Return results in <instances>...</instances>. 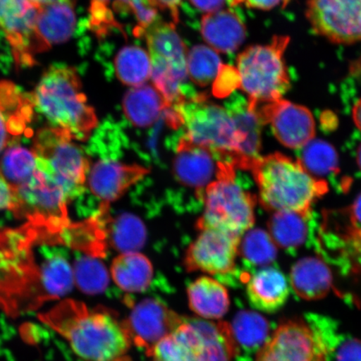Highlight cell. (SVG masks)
<instances>
[{
  "mask_svg": "<svg viewBox=\"0 0 361 361\" xmlns=\"http://www.w3.org/2000/svg\"><path fill=\"white\" fill-rule=\"evenodd\" d=\"M236 170L233 164L221 162L218 177L203 196L205 210L197 221L198 229H218L242 237L254 225L256 197L242 187Z\"/></svg>",
  "mask_w": 361,
  "mask_h": 361,
  "instance_id": "8",
  "label": "cell"
},
{
  "mask_svg": "<svg viewBox=\"0 0 361 361\" xmlns=\"http://www.w3.org/2000/svg\"><path fill=\"white\" fill-rule=\"evenodd\" d=\"M35 245H39L38 233L29 224L0 231V307L8 313L44 303Z\"/></svg>",
  "mask_w": 361,
  "mask_h": 361,
  "instance_id": "3",
  "label": "cell"
},
{
  "mask_svg": "<svg viewBox=\"0 0 361 361\" xmlns=\"http://www.w3.org/2000/svg\"><path fill=\"white\" fill-rule=\"evenodd\" d=\"M112 278L117 286L126 292H143L150 286L153 268L147 257L130 252L123 254L113 261Z\"/></svg>",
  "mask_w": 361,
  "mask_h": 361,
  "instance_id": "33",
  "label": "cell"
},
{
  "mask_svg": "<svg viewBox=\"0 0 361 361\" xmlns=\"http://www.w3.org/2000/svg\"><path fill=\"white\" fill-rule=\"evenodd\" d=\"M334 354L336 361H361V341L338 336L331 355Z\"/></svg>",
  "mask_w": 361,
  "mask_h": 361,
  "instance_id": "42",
  "label": "cell"
},
{
  "mask_svg": "<svg viewBox=\"0 0 361 361\" xmlns=\"http://www.w3.org/2000/svg\"><path fill=\"white\" fill-rule=\"evenodd\" d=\"M109 204L101 203L98 209L82 222L71 224L61 236V245H66L94 258L107 255L108 226L111 222Z\"/></svg>",
  "mask_w": 361,
  "mask_h": 361,
  "instance_id": "22",
  "label": "cell"
},
{
  "mask_svg": "<svg viewBox=\"0 0 361 361\" xmlns=\"http://www.w3.org/2000/svg\"><path fill=\"white\" fill-rule=\"evenodd\" d=\"M43 323L60 335L85 361H130L132 338L124 322L113 311L88 308L68 300L39 315Z\"/></svg>",
  "mask_w": 361,
  "mask_h": 361,
  "instance_id": "1",
  "label": "cell"
},
{
  "mask_svg": "<svg viewBox=\"0 0 361 361\" xmlns=\"http://www.w3.org/2000/svg\"><path fill=\"white\" fill-rule=\"evenodd\" d=\"M31 97L35 109L53 128L65 130L73 140L85 141L97 126L96 112L89 105L73 67H49Z\"/></svg>",
  "mask_w": 361,
  "mask_h": 361,
  "instance_id": "4",
  "label": "cell"
},
{
  "mask_svg": "<svg viewBox=\"0 0 361 361\" xmlns=\"http://www.w3.org/2000/svg\"><path fill=\"white\" fill-rule=\"evenodd\" d=\"M229 328L235 346L236 357L242 354H258L269 338L268 320L254 311H239L233 322L229 324Z\"/></svg>",
  "mask_w": 361,
  "mask_h": 361,
  "instance_id": "32",
  "label": "cell"
},
{
  "mask_svg": "<svg viewBox=\"0 0 361 361\" xmlns=\"http://www.w3.org/2000/svg\"><path fill=\"white\" fill-rule=\"evenodd\" d=\"M34 111L31 94L23 92L11 81H0V152L29 133Z\"/></svg>",
  "mask_w": 361,
  "mask_h": 361,
  "instance_id": "20",
  "label": "cell"
},
{
  "mask_svg": "<svg viewBox=\"0 0 361 361\" xmlns=\"http://www.w3.org/2000/svg\"><path fill=\"white\" fill-rule=\"evenodd\" d=\"M75 0H56L45 4L37 21V33L51 48L71 38L75 25Z\"/></svg>",
  "mask_w": 361,
  "mask_h": 361,
  "instance_id": "30",
  "label": "cell"
},
{
  "mask_svg": "<svg viewBox=\"0 0 361 361\" xmlns=\"http://www.w3.org/2000/svg\"><path fill=\"white\" fill-rule=\"evenodd\" d=\"M314 234L322 258L341 277L361 286V193L348 207L324 210Z\"/></svg>",
  "mask_w": 361,
  "mask_h": 361,
  "instance_id": "6",
  "label": "cell"
},
{
  "mask_svg": "<svg viewBox=\"0 0 361 361\" xmlns=\"http://www.w3.org/2000/svg\"><path fill=\"white\" fill-rule=\"evenodd\" d=\"M174 175L180 184L195 189L197 200L203 202L206 188L218 177L219 161L210 149L197 145L186 135L176 147Z\"/></svg>",
  "mask_w": 361,
  "mask_h": 361,
  "instance_id": "19",
  "label": "cell"
},
{
  "mask_svg": "<svg viewBox=\"0 0 361 361\" xmlns=\"http://www.w3.org/2000/svg\"><path fill=\"white\" fill-rule=\"evenodd\" d=\"M114 65L117 78L128 87H140L151 78V58L146 49L141 47L121 49L115 58Z\"/></svg>",
  "mask_w": 361,
  "mask_h": 361,
  "instance_id": "34",
  "label": "cell"
},
{
  "mask_svg": "<svg viewBox=\"0 0 361 361\" xmlns=\"http://www.w3.org/2000/svg\"><path fill=\"white\" fill-rule=\"evenodd\" d=\"M226 110L235 126L241 141L240 155L243 170H250L261 148V126L258 118L248 108L247 101L242 97L233 96L227 104Z\"/></svg>",
  "mask_w": 361,
  "mask_h": 361,
  "instance_id": "28",
  "label": "cell"
},
{
  "mask_svg": "<svg viewBox=\"0 0 361 361\" xmlns=\"http://www.w3.org/2000/svg\"><path fill=\"white\" fill-rule=\"evenodd\" d=\"M188 297L191 310L203 319L223 318L229 308L227 290L222 283L209 277L192 283L188 288Z\"/></svg>",
  "mask_w": 361,
  "mask_h": 361,
  "instance_id": "31",
  "label": "cell"
},
{
  "mask_svg": "<svg viewBox=\"0 0 361 361\" xmlns=\"http://www.w3.org/2000/svg\"><path fill=\"white\" fill-rule=\"evenodd\" d=\"M299 161L316 178L335 177L340 173L336 149L323 140H312L302 148Z\"/></svg>",
  "mask_w": 361,
  "mask_h": 361,
  "instance_id": "36",
  "label": "cell"
},
{
  "mask_svg": "<svg viewBox=\"0 0 361 361\" xmlns=\"http://www.w3.org/2000/svg\"><path fill=\"white\" fill-rule=\"evenodd\" d=\"M154 8L158 7L168 11L174 22L178 21V8L182 0H148Z\"/></svg>",
  "mask_w": 361,
  "mask_h": 361,
  "instance_id": "46",
  "label": "cell"
},
{
  "mask_svg": "<svg viewBox=\"0 0 361 361\" xmlns=\"http://www.w3.org/2000/svg\"><path fill=\"white\" fill-rule=\"evenodd\" d=\"M42 254L44 261L39 265V277L44 303L61 299L71 292L74 279L65 250L43 245Z\"/></svg>",
  "mask_w": 361,
  "mask_h": 361,
  "instance_id": "26",
  "label": "cell"
},
{
  "mask_svg": "<svg viewBox=\"0 0 361 361\" xmlns=\"http://www.w3.org/2000/svg\"><path fill=\"white\" fill-rule=\"evenodd\" d=\"M233 1V0H230V3H231Z\"/></svg>",
  "mask_w": 361,
  "mask_h": 361,
  "instance_id": "51",
  "label": "cell"
},
{
  "mask_svg": "<svg viewBox=\"0 0 361 361\" xmlns=\"http://www.w3.org/2000/svg\"><path fill=\"white\" fill-rule=\"evenodd\" d=\"M201 33L212 49L224 54L237 51L246 37L245 25L231 11H219L203 16Z\"/></svg>",
  "mask_w": 361,
  "mask_h": 361,
  "instance_id": "24",
  "label": "cell"
},
{
  "mask_svg": "<svg viewBox=\"0 0 361 361\" xmlns=\"http://www.w3.org/2000/svg\"><path fill=\"white\" fill-rule=\"evenodd\" d=\"M182 320L183 317L162 302L146 299L135 305L124 322L134 344L148 354L158 342L171 335Z\"/></svg>",
  "mask_w": 361,
  "mask_h": 361,
  "instance_id": "18",
  "label": "cell"
},
{
  "mask_svg": "<svg viewBox=\"0 0 361 361\" xmlns=\"http://www.w3.org/2000/svg\"><path fill=\"white\" fill-rule=\"evenodd\" d=\"M143 35L151 58L152 85L169 106L177 105L188 97L182 89L188 75L186 47L173 23L156 20Z\"/></svg>",
  "mask_w": 361,
  "mask_h": 361,
  "instance_id": "12",
  "label": "cell"
},
{
  "mask_svg": "<svg viewBox=\"0 0 361 361\" xmlns=\"http://www.w3.org/2000/svg\"><path fill=\"white\" fill-rule=\"evenodd\" d=\"M247 269L264 267L277 258V245L268 233L262 229H252L246 233L239 245Z\"/></svg>",
  "mask_w": 361,
  "mask_h": 361,
  "instance_id": "37",
  "label": "cell"
},
{
  "mask_svg": "<svg viewBox=\"0 0 361 361\" xmlns=\"http://www.w3.org/2000/svg\"><path fill=\"white\" fill-rule=\"evenodd\" d=\"M108 238L113 247L123 254L137 252L147 240V230L141 219L133 214H121L108 226Z\"/></svg>",
  "mask_w": 361,
  "mask_h": 361,
  "instance_id": "35",
  "label": "cell"
},
{
  "mask_svg": "<svg viewBox=\"0 0 361 361\" xmlns=\"http://www.w3.org/2000/svg\"><path fill=\"white\" fill-rule=\"evenodd\" d=\"M214 81V93L219 97H227L234 89L240 87L238 70L231 66H223Z\"/></svg>",
  "mask_w": 361,
  "mask_h": 361,
  "instance_id": "43",
  "label": "cell"
},
{
  "mask_svg": "<svg viewBox=\"0 0 361 361\" xmlns=\"http://www.w3.org/2000/svg\"><path fill=\"white\" fill-rule=\"evenodd\" d=\"M182 118L186 137L194 143L210 149L216 155L233 158L241 169V141L235 126L226 108L207 101L204 96L187 97L173 106Z\"/></svg>",
  "mask_w": 361,
  "mask_h": 361,
  "instance_id": "10",
  "label": "cell"
},
{
  "mask_svg": "<svg viewBox=\"0 0 361 361\" xmlns=\"http://www.w3.org/2000/svg\"><path fill=\"white\" fill-rule=\"evenodd\" d=\"M250 171L258 186L262 206L274 213L311 214L313 203L329 190L326 180L313 177L299 161L281 153L257 158Z\"/></svg>",
  "mask_w": 361,
  "mask_h": 361,
  "instance_id": "2",
  "label": "cell"
},
{
  "mask_svg": "<svg viewBox=\"0 0 361 361\" xmlns=\"http://www.w3.org/2000/svg\"><path fill=\"white\" fill-rule=\"evenodd\" d=\"M147 355L152 361H191L186 347L173 332L158 342Z\"/></svg>",
  "mask_w": 361,
  "mask_h": 361,
  "instance_id": "41",
  "label": "cell"
},
{
  "mask_svg": "<svg viewBox=\"0 0 361 361\" xmlns=\"http://www.w3.org/2000/svg\"><path fill=\"white\" fill-rule=\"evenodd\" d=\"M226 0H191L198 10L207 13L219 11L224 6Z\"/></svg>",
  "mask_w": 361,
  "mask_h": 361,
  "instance_id": "47",
  "label": "cell"
},
{
  "mask_svg": "<svg viewBox=\"0 0 361 361\" xmlns=\"http://www.w3.org/2000/svg\"><path fill=\"white\" fill-rule=\"evenodd\" d=\"M44 6L34 0H0V35L10 44L18 68L33 66L35 56L49 49L37 33Z\"/></svg>",
  "mask_w": 361,
  "mask_h": 361,
  "instance_id": "13",
  "label": "cell"
},
{
  "mask_svg": "<svg viewBox=\"0 0 361 361\" xmlns=\"http://www.w3.org/2000/svg\"><path fill=\"white\" fill-rule=\"evenodd\" d=\"M290 283L296 295L305 300L326 297L333 288V274L322 259L304 258L293 266Z\"/></svg>",
  "mask_w": 361,
  "mask_h": 361,
  "instance_id": "25",
  "label": "cell"
},
{
  "mask_svg": "<svg viewBox=\"0 0 361 361\" xmlns=\"http://www.w3.org/2000/svg\"><path fill=\"white\" fill-rule=\"evenodd\" d=\"M12 203V188L0 170V210L11 209Z\"/></svg>",
  "mask_w": 361,
  "mask_h": 361,
  "instance_id": "45",
  "label": "cell"
},
{
  "mask_svg": "<svg viewBox=\"0 0 361 361\" xmlns=\"http://www.w3.org/2000/svg\"><path fill=\"white\" fill-rule=\"evenodd\" d=\"M337 336L335 323L323 316L288 320L269 337L255 361H329Z\"/></svg>",
  "mask_w": 361,
  "mask_h": 361,
  "instance_id": "7",
  "label": "cell"
},
{
  "mask_svg": "<svg viewBox=\"0 0 361 361\" xmlns=\"http://www.w3.org/2000/svg\"><path fill=\"white\" fill-rule=\"evenodd\" d=\"M173 333L186 347L191 361H234L236 358L228 323L183 317Z\"/></svg>",
  "mask_w": 361,
  "mask_h": 361,
  "instance_id": "16",
  "label": "cell"
},
{
  "mask_svg": "<svg viewBox=\"0 0 361 361\" xmlns=\"http://www.w3.org/2000/svg\"><path fill=\"white\" fill-rule=\"evenodd\" d=\"M256 116L262 125L271 124L275 137L284 147L302 149L314 140V119L305 106L281 99L260 106Z\"/></svg>",
  "mask_w": 361,
  "mask_h": 361,
  "instance_id": "17",
  "label": "cell"
},
{
  "mask_svg": "<svg viewBox=\"0 0 361 361\" xmlns=\"http://www.w3.org/2000/svg\"><path fill=\"white\" fill-rule=\"evenodd\" d=\"M268 225L275 245L288 252L299 250L315 232L312 214L297 212H276Z\"/></svg>",
  "mask_w": 361,
  "mask_h": 361,
  "instance_id": "27",
  "label": "cell"
},
{
  "mask_svg": "<svg viewBox=\"0 0 361 361\" xmlns=\"http://www.w3.org/2000/svg\"><path fill=\"white\" fill-rule=\"evenodd\" d=\"M248 300L255 309L273 313L286 303L290 295L287 279L281 270L267 268L246 273Z\"/></svg>",
  "mask_w": 361,
  "mask_h": 361,
  "instance_id": "23",
  "label": "cell"
},
{
  "mask_svg": "<svg viewBox=\"0 0 361 361\" xmlns=\"http://www.w3.org/2000/svg\"><path fill=\"white\" fill-rule=\"evenodd\" d=\"M148 173V170L139 165H126L103 157L90 168L89 188L93 195L107 203L118 200L128 189Z\"/></svg>",
  "mask_w": 361,
  "mask_h": 361,
  "instance_id": "21",
  "label": "cell"
},
{
  "mask_svg": "<svg viewBox=\"0 0 361 361\" xmlns=\"http://www.w3.org/2000/svg\"><path fill=\"white\" fill-rule=\"evenodd\" d=\"M352 115L356 126L361 130V99L355 104Z\"/></svg>",
  "mask_w": 361,
  "mask_h": 361,
  "instance_id": "48",
  "label": "cell"
},
{
  "mask_svg": "<svg viewBox=\"0 0 361 361\" xmlns=\"http://www.w3.org/2000/svg\"><path fill=\"white\" fill-rule=\"evenodd\" d=\"M32 151L37 165L61 184L69 202L84 195L90 161L69 133L53 126L40 129L35 135Z\"/></svg>",
  "mask_w": 361,
  "mask_h": 361,
  "instance_id": "11",
  "label": "cell"
},
{
  "mask_svg": "<svg viewBox=\"0 0 361 361\" xmlns=\"http://www.w3.org/2000/svg\"><path fill=\"white\" fill-rule=\"evenodd\" d=\"M222 61L214 49L205 45H196L187 56L189 78L202 87L210 85L219 74Z\"/></svg>",
  "mask_w": 361,
  "mask_h": 361,
  "instance_id": "38",
  "label": "cell"
},
{
  "mask_svg": "<svg viewBox=\"0 0 361 361\" xmlns=\"http://www.w3.org/2000/svg\"><path fill=\"white\" fill-rule=\"evenodd\" d=\"M283 1L287 3V0H233L230 4L231 6H237L239 4H245L247 7L259 8V10L269 11L276 7Z\"/></svg>",
  "mask_w": 361,
  "mask_h": 361,
  "instance_id": "44",
  "label": "cell"
},
{
  "mask_svg": "<svg viewBox=\"0 0 361 361\" xmlns=\"http://www.w3.org/2000/svg\"><path fill=\"white\" fill-rule=\"evenodd\" d=\"M290 39L275 36L265 45H254L238 57L240 87L248 94L250 104L281 100L290 87V78L283 54Z\"/></svg>",
  "mask_w": 361,
  "mask_h": 361,
  "instance_id": "9",
  "label": "cell"
},
{
  "mask_svg": "<svg viewBox=\"0 0 361 361\" xmlns=\"http://www.w3.org/2000/svg\"><path fill=\"white\" fill-rule=\"evenodd\" d=\"M123 104L126 118L133 126L142 128L154 124L169 107L159 90L151 84L128 90Z\"/></svg>",
  "mask_w": 361,
  "mask_h": 361,
  "instance_id": "29",
  "label": "cell"
},
{
  "mask_svg": "<svg viewBox=\"0 0 361 361\" xmlns=\"http://www.w3.org/2000/svg\"><path fill=\"white\" fill-rule=\"evenodd\" d=\"M240 241L241 237L221 230L201 229L200 236L188 247L185 266L189 272L202 271L216 275L220 281L234 282Z\"/></svg>",
  "mask_w": 361,
  "mask_h": 361,
  "instance_id": "14",
  "label": "cell"
},
{
  "mask_svg": "<svg viewBox=\"0 0 361 361\" xmlns=\"http://www.w3.org/2000/svg\"><path fill=\"white\" fill-rule=\"evenodd\" d=\"M36 168L37 162L33 151L15 144L4 152L1 171L11 187L25 183L34 174Z\"/></svg>",
  "mask_w": 361,
  "mask_h": 361,
  "instance_id": "40",
  "label": "cell"
},
{
  "mask_svg": "<svg viewBox=\"0 0 361 361\" xmlns=\"http://www.w3.org/2000/svg\"><path fill=\"white\" fill-rule=\"evenodd\" d=\"M89 255H76L74 278L79 290L87 295H100L109 284V274L102 262Z\"/></svg>",
  "mask_w": 361,
  "mask_h": 361,
  "instance_id": "39",
  "label": "cell"
},
{
  "mask_svg": "<svg viewBox=\"0 0 361 361\" xmlns=\"http://www.w3.org/2000/svg\"><path fill=\"white\" fill-rule=\"evenodd\" d=\"M356 162L359 166V168L361 169V143L360 145L357 148V151H356Z\"/></svg>",
  "mask_w": 361,
  "mask_h": 361,
  "instance_id": "49",
  "label": "cell"
},
{
  "mask_svg": "<svg viewBox=\"0 0 361 361\" xmlns=\"http://www.w3.org/2000/svg\"><path fill=\"white\" fill-rule=\"evenodd\" d=\"M11 211L17 219H25L37 232L40 245H61V236L69 226V200L61 184L37 165L25 183L11 187Z\"/></svg>",
  "mask_w": 361,
  "mask_h": 361,
  "instance_id": "5",
  "label": "cell"
},
{
  "mask_svg": "<svg viewBox=\"0 0 361 361\" xmlns=\"http://www.w3.org/2000/svg\"><path fill=\"white\" fill-rule=\"evenodd\" d=\"M34 1L42 4V6H45V4L53 2L54 0H34Z\"/></svg>",
  "mask_w": 361,
  "mask_h": 361,
  "instance_id": "50",
  "label": "cell"
},
{
  "mask_svg": "<svg viewBox=\"0 0 361 361\" xmlns=\"http://www.w3.org/2000/svg\"><path fill=\"white\" fill-rule=\"evenodd\" d=\"M306 16L315 32L334 43L361 40V0H309Z\"/></svg>",
  "mask_w": 361,
  "mask_h": 361,
  "instance_id": "15",
  "label": "cell"
}]
</instances>
